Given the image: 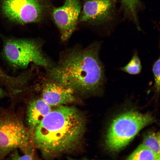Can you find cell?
I'll return each instance as SVG.
<instances>
[{
  "instance_id": "obj_2",
  "label": "cell",
  "mask_w": 160,
  "mask_h": 160,
  "mask_svg": "<svg viewBox=\"0 0 160 160\" xmlns=\"http://www.w3.org/2000/svg\"><path fill=\"white\" fill-rule=\"evenodd\" d=\"M85 121L76 108L57 106L31 133V140L45 156L55 157L71 152L81 143Z\"/></svg>"
},
{
  "instance_id": "obj_7",
  "label": "cell",
  "mask_w": 160,
  "mask_h": 160,
  "mask_svg": "<svg viewBox=\"0 0 160 160\" xmlns=\"http://www.w3.org/2000/svg\"><path fill=\"white\" fill-rule=\"evenodd\" d=\"M118 0H83L78 23L95 29L108 28L117 19Z\"/></svg>"
},
{
  "instance_id": "obj_16",
  "label": "cell",
  "mask_w": 160,
  "mask_h": 160,
  "mask_svg": "<svg viewBox=\"0 0 160 160\" xmlns=\"http://www.w3.org/2000/svg\"><path fill=\"white\" fill-rule=\"evenodd\" d=\"M5 94L4 92L0 87V97L4 96Z\"/></svg>"
},
{
  "instance_id": "obj_11",
  "label": "cell",
  "mask_w": 160,
  "mask_h": 160,
  "mask_svg": "<svg viewBox=\"0 0 160 160\" xmlns=\"http://www.w3.org/2000/svg\"><path fill=\"white\" fill-rule=\"evenodd\" d=\"M120 8L124 18L134 23L140 29L138 13L142 7L140 0H119Z\"/></svg>"
},
{
  "instance_id": "obj_15",
  "label": "cell",
  "mask_w": 160,
  "mask_h": 160,
  "mask_svg": "<svg viewBox=\"0 0 160 160\" xmlns=\"http://www.w3.org/2000/svg\"><path fill=\"white\" fill-rule=\"evenodd\" d=\"M153 71L154 79V88L156 92H160V54L154 64Z\"/></svg>"
},
{
  "instance_id": "obj_10",
  "label": "cell",
  "mask_w": 160,
  "mask_h": 160,
  "mask_svg": "<svg viewBox=\"0 0 160 160\" xmlns=\"http://www.w3.org/2000/svg\"><path fill=\"white\" fill-rule=\"evenodd\" d=\"M51 106L41 98L31 100L27 112V123L31 133L51 111Z\"/></svg>"
},
{
  "instance_id": "obj_3",
  "label": "cell",
  "mask_w": 160,
  "mask_h": 160,
  "mask_svg": "<svg viewBox=\"0 0 160 160\" xmlns=\"http://www.w3.org/2000/svg\"><path fill=\"white\" fill-rule=\"evenodd\" d=\"M153 120L149 114L129 111L118 116L112 121L105 137L109 151L119 152L126 146L143 128Z\"/></svg>"
},
{
  "instance_id": "obj_14",
  "label": "cell",
  "mask_w": 160,
  "mask_h": 160,
  "mask_svg": "<svg viewBox=\"0 0 160 160\" xmlns=\"http://www.w3.org/2000/svg\"><path fill=\"white\" fill-rule=\"evenodd\" d=\"M158 156H160V142L157 135L150 132L146 134L142 143Z\"/></svg>"
},
{
  "instance_id": "obj_17",
  "label": "cell",
  "mask_w": 160,
  "mask_h": 160,
  "mask_svg": "<svg viewBox=\"0 0 160 160\" xmlns=\"http://www.w3.org/2000/svg\"><path fill=\"white\" fill-rule=\"evenodd\" d=\"M157 136L160 142V132H159L158 133V134L157 135Z\"/></svg>"
},
{
  "instance_id": "obj_13",
  "label": "cell",
  "mask_w": 160,
  "mask_h": 160,
  "mask_svg": "<svg viewBox=\"0 0 160 160\" xmlns=\"http://www.w3.org/2000/svg\"><path fill=\"white\" fill-rule=\"evenodd\" d=\"M142 66L137 52H135L130 61L124 66L120 68L121 71L131 75H137L141 71Z\"/></svg>"
},
{
  "instance_id": "obj_1",
  "label": "cell",
  "mask_w": 160,
  "mask_h": 160,
  "mask_svg": "<svg viewBox=\"0 0 160 160\" xmlns=\"http://www.w3.org/2000/svg\"><path fill=\"white\" fill-rule=\"evenodd\" d=\"M101 45L96 41L85 48L66 51L56 65L47 69L49 77L76 94H100L105 82L104 69L99 57Z\"/></svg>"
},
{
  "instance_id": "obj_6",
  "label": "cell",
  "mask_w": 160,
  "mask_h": 160,
  "mask_svg": "<svg viewBox=\"0 0 160 160\" xmlns=\"http://www.w3.org/2000/svg\"><path fill=\"white\" fill-rule=\"evenodd\" d=\"M30 135L19 116L11 108L0 110V159L14 149H28Z\"/></svg>"
},
{
  "instance_id": "obj_12",
  "label": "cell",
  "mask_w": 160,
  "mask_h": 160,
  "mask_svg": "<svg viewBox=\"0 0 160 160\" xmlns=\"http://www.w3.org/2000/svg\"><path fill=\"white\" fill-rule=\"evenodd\" d=\"M128 160H158V156L143 143L127 157Z\"/></svg>"
},
{
  "instance_id": "obj_18",
  "label": "cell",
  "mask_w": 160,
  "mask_h": 160,
  "mask_svg": "<svg viewBox=\"0 0 160 160\" xmlns=\"http://www.w3.org/2000/svg\"><path fill=\"white\" fill-rule=\"evenodd\" d=\"M158 160H160V156H159L158 158Z\"/></svg>"
},
{
  "instance_id": "obj_8",
  "label": "cell",
  "mask_w": 160,
  "mask_h": 160,
  "mask_svg": "<svg viewBox=\"0 0 160 160\" xmlns=\"http://www.w3.org/2000/svg\"><path fill=\"white\" fill-rule=\"evenodd\" d=\"M81 9L79 0H65L61 6L53 7L51 15L62 41H67L75 30Z\"/></svg>"
},
{
  "instance_id": "obj_4",
  "label": "cell",
  "mask_w": 160,
  "mask_h": 160,
  "mask_svg": "<svg viewBox=\"0 0 160 160\" xmlns=\"http://www.w3.org/2000/svg\"><path fill=\"white\" fill-rule=\"evenodd\" d=\"M39 40L9 38L4 42L2 53L7 61L17 68H24L33 64L47 69L53 65L42 49Z\"/></svg>"
},
{
  "instance_id": "obj_9",
  "label": "cell",
  "mask_w": 160,
  "mask_h": 160,
  "mask_svg": "<svg viewBox=\"0 0 160 160\" xmlns=\"http://www.w3.org/2000/svg\"><path fill=\"white\" fill-rule=\"evenodd\" d=\"M41 91V98L51 106L63 105L76 100L73 91L50 78L42 84Z\"/></svg>"
},
{
  "instance_id": "obj_5",
  "label": "cell",
  "mask_w": 160,
  "mask_h": 160,
  "mask_svg": "<svg viewBox=\"0 0 160 160\" xmlns=\"http://www.w3.org/2000/svg\"><path fill=\"white\" fill-rule=\"evenodd\" d=\"M53 7L50 0H0L3 16L20 24L42 22L51 15Z\"/></svg>"
}]
</instances>
